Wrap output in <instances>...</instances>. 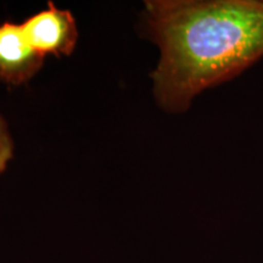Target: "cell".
<instances>
[{"label":"cell","instance_id":"cell-4","mask_svg":"<svg viewBox=\"0 0 263 263\" xmlns=\"http://www.w3.org/2000/svg\"><path fill=\"white\" fill-rule=\"evenodd\" d=\"M12 156H14V143L9 133L8 124L0 115V173L6 170Z\"/></svg>","mask_w":263,"mask_h":263},{"label":"cell","instance_id":"cell-1","mask_svg":"<svg viewBox=\"0 0 263 263\" xmlns=\"http://www.w3.org/2000/svg\"><path fill=\"white\" fill-rule=\"evenodd\" d=\"M144 17L160 49L151 78L166 112H185L263 58V0H149Z\"/></svg>","mask_w":263,"mask_h":263},{"label":"cell","instance_id":"cell-3","mask_svg":"<svg viewBox=\"0 0 263 263\" xmlns=\"http://www.w3.org/2000/svg\"><path fill=\"white\" fill-rule=\"evenodd\" d=\"M44 57L26 39L21 25H0V81L21 85L41 70Z\"/></svg>","mask_w":263,"mask_h":263},{"label":"cell","instance_id":"cell-2","mask_svg":"<svg viewBox=\"0 0 263 263\" xmlns=\"http://www.w3.org/2000/svg\"><path fill=\"white\" fill-rule=\"evenodd\" d=\"M21 27L29 44L44 58L70 57L77 44L78 31L72 12L59 9L51 2L47 9L26 20Z\"/></svg>","mask_w":263,"mask_h":263}]
</instances>
